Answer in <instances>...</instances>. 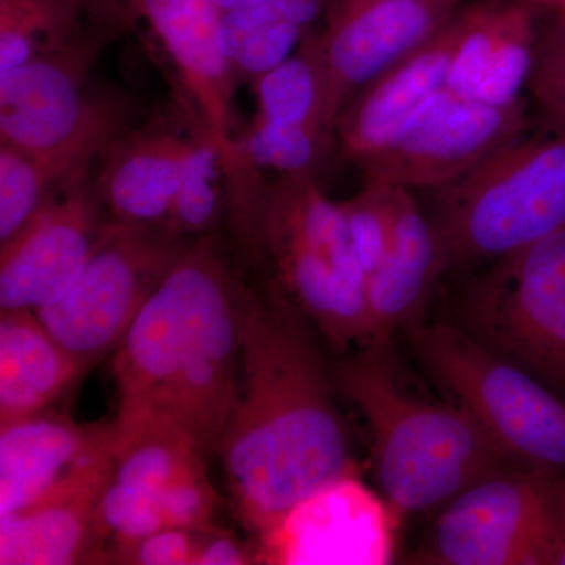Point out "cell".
Returning <instances> with one entry per match:
<instances>
[{
  "mask_svg": "<svg viewBox=\"0 0 565 565\" xmlns=\"http://www.w3.org/2000/svg\"><path fill=\"white\" fill-rule=\"evenodd\" d=\"M565 537V470L515 468L457 494L422 561L441 565H555Z\"/></svg>",
  "mask_w": 565,
  "mask_h": 565,
  "instance_id": "ba28073f",
  "label": "cell"
},
{
  "mask_svg": "<svg viewBox=\"0 0 565 565\" xmlns=\"http://www.w3.org/2000/svg\"><path fill=\"white\" fill-rule=\"evenodd\" d=\"M399 188L364 181L351 199L340 203L364 277H370L392 245Z\"/></svg>",
  "mask_w": 565,
  "mask_h": 565,
  "instance_id": "4dcf8cb0",
  "label": "cell"
},
{
  "mask_svg": "<svg viewBox=\"0 0 565 565\" xmlns=\"http://www.w3.org/2000/svg\"><path fill=\"white\" fill-rule=\"evenodd\" d=\"M542 17L546 14L565 13V0H526Z\"/></svg>",
  "mask_w": 565,
  "mask_h": 565,
  "instance_id": "d590c367",
  "label": "cell"
},
{
  "mask_svg": "<svg viewBox=\"0 0 565 565\" xmlns=\"http://www.w3.org/2000/svg\"><path fill=\"white\" fill-rule=\"evenodd\" d=\"M459 0H327L319 51L340 115L367 81L440 31Z\"/></svg>",
  "mask_w": 565,
  "mask_h": 565,
  "instance_id": "9a60e30c",
  "label": "cell"
},
{
  "mask_svg": "<svg viewBox=\"0 0 565 565\" xmlns=\"http://www.w3.org/2000/svg\"><path fill=\"white\" fill-rule=\"evenodd\" d=\"M327 0H264L223 11L221 41L236 81H258L289 57L322 18Z\"/></svg>",
  "mask_w": 565,
  "mask_h": 565,
  "instance_id": "603a6c76",
  "label": "cell"
},
{
  "mask_svg": "<svg viewBox=\"0 0 565 565\" xmlns=\"http://www.w3.org/2000/svg\"><path fill=\"white\" fill-rule=\"evenodd\" d=\"M462 32V6L444 28L362 85L338 115L334 147L359 166L430 96L446 87Z\"/></svg>",
  "mask_w": 565,
  "mask_h": 565,
  "instance_id": "ac0fdd59",
  "label": "cell"
},
{
  "mask_svg": "<svg viewBox=\"0 0 565 565\" xmlns=\"http://www.w3.org/2000/svg\"><path fill=\"white\" fill-rule=\"evenodd\" d=\"M99 492L0 516V564L103 563L104 550L93 515Z\"/></svg>",
  "mask_w": 565,
  "mask_h": 565,
  "instance_id": "7402d4cb",
  "label": "cell"
},
{
  "mask_svg": "<svg viewBox=\"0 0 565 565\" xmlns=\"http://www.w3.org/2000/svg\"><path fill=\"white\" fill-rule=\"evenodd\" d=\"M114 424L43 412L0 426V516L98 492L114 465Z\"/></svg>",
  "mask_w": 565,
  "mask_h": 565,
  "instance_id": "7c38bea8",
  "label": "cell"
},
{
  "mask_svg": "<svg viewBox=\"0 0 565 565\" xmlns=\"http://www.w3.org/2000/svg\"><path fill=\"white\" fill-rule=\"evenodd\" d=\"M441 275L444 264L433 223L412 191L399 188L392 245L366 280L373 329L370 344L392 343L397 330L422 322L419 318Z\"/></svg>",
  "mask_w": 565,
  "mask_h": 565,
  "instance_id": "ffe728a7",
  "label": "cell"
},
{
  "mask_svg": "<svg viewBox=\"0 0 565 565\" xmlns=\"http://www.w3.org/2000/svg\"><path fill=\"white\" fill-rule=\"evenodd\" d=\"M189 243L167 230L111 222L70 291L58 302L36 311L81 377L117 351Z\"/></svg>",
  "mask_w": 565,
  "mask_h": 565,
  "instance_id": "9c48e42d",
  "label": "cell"
},
{
  "mask_svg": "<svg viewBox=\"0 0 565 565\" xmlns=\"http://www.w3.org/2000/svg\"><path fill=\"white\" fill-rule=\"evenodd\" d=\"M555 565H565V537H564V544L561 546L559 555L556 557Z\"/></svg>",
  "mask_w": 565,
  "mask_h": 565,
  "instance_id": "74e56055",
  "label": "cell"
},
{
  "mask_svg": "<svg viewBox=\"0 0 565 565\" xmlns=\"http://www.w3.org/2000/svg\"><path fill=\"white\" fill-rule=\"evenodd\" d=\"M444 274L489 266L565 230V132L546 125L433 191Z\"/></svg>",
  "mask_w": 565,
  "mask_h": 565,
  "instance_id": "277c9868",
  "label": "cell"
},
{
  "mask_svg": "<svg viewBox=\"0 0 565 565\" xmlns=\"http://www.w3.org/2000/svg\"><path fill=\"white\" fill-rule=\"evenodd\" d=\"M396 511L345 476L294 505L259 535L255 563L385 565L394 556Z\"/></svg>",
  "mask_w": 565,
  "mask_h": 565,
  "instance_id": "4fadbf2b",
  "label": "cell"
},
{
  "mask_svg": "<svg viewBox=\"0 0 565 565\" xmlns=\"http://www.w3.org/2000/svg\"><path fill=\"white\" fill-rule=\"evenodd\" d=\"M527 90L545 125L565 132V13L541 18Z\"/></svg>",
  "mask_w": 565,
  "mask_h": 565,
  "instance_id": "1f68e13d",
  "label": "cell"
},
{
  "mask_svg": "<svg viewBox=\"0 0 565 565\" xmlns=\"http://www.w3.org/2000/svg\"><path fill=\"white\" fill-rule=\"evenodd\" d=\"M200 531L163 527L128 545L107 552L106 563L136 565H193Z\"/></svg>",
  "mask_w": 565,
  "mask_h": 565,
  "instance_id": "d6a6232c",
  "label": "cell"
},
{
  "mask_svg": "<svg viewBox=\"0 0 565 565\" xmlns=\"http://www.w3.org/2000/svg\"><path fill=\"white\" fill-rule=\"evenodd\" d=\"M250 291L214 237L191 241L114 352V429L166 426L217 452L239 374Z\"/></svg>",
  "mask_w": 565,
  "mask_h": 565,
  "instance_id": "7a4b0ae2",
  "label": "cell"
},
{
  "mask_svg": "<svg viewBox=\"0 0 565 565\" xmlns=\"http://www.w3.org/2000/svg\"><path fill=\"white\" fill-rule=\"evenodd\" d=\"M459 318L463 332L565 399V230L490 263Z\"/></svg>",
  "mask_w": 565,
  "mask_h": 565,
  "instance_id": "52a82bcc",
  "label": "cell"
},
{
  "mask_svg": "<svg viewBox=\"0 0 565 565\" xmlns=\"http://www.w3.org/2000/svg\"><path fill=\"white\" fill-rule=\"evenodd\" d=\"M239 145L258 169L280 177H316L334 137L315 129L274 125L253 117Z\"/></svg>",
  "mask_w": 565,
  "mask_h": 565,
  "instance_id": "f1b7e54d",
  "label": "cell"
},
{
  "mask_svg": "<svg viewBox=\"0 0 565 565\" xmlns=\"http://www.w3.org/2000/svg\"><path fill=\"white\" fill-rule=\"evenodd\" d=\"M98 159L99 154L85 150L32 154L0 145V248L13 243L52 196Z\"/></svg>",
  "mask_w": 565,
  "mask_h": 565,
  "instance_id": "d4e9b609",
  "label": "cell"
},
{
  "mask_svg": "<svg viewBox=\"0 0 565 565\" xmlns=\"http://www.w3.org/2000/svg\"><path fill=\"white\" fill-rule=\"evenodd\" d=\"M111 222L92 167L52 196L13 243L0 248L2 311L36 313L58 302L98 250Z\"/></svg>",
  "mask_w": 565,
  "mask_h": 565,
  "instance_id": "8fae6325",
  "label": "cell"
},
{
  "mask_svg": "<svg viewBox=\"0 0 565 565\" xmlns=\"http://www.w3.org/2000/svg\"><path fill=\"white\" fill-rule=\"evenodd\" d=\"M215 6L223 11H232L245 9V7L256 6V3H262L264 0H212Z\"/></svg>",
  "mask_w": 565,
  "mask_h": 565,
  "instance_id": "8d00e7d4",
  "label": "cell"
},
{
  "mask_svg": "<svg viewBox=\"0 0 565 565\" xmlns=\"http://www.w3.org/2000/svg\"><path fill=\"white\" fill-rule=\"evenodd\" d=\"M202 129L182 107L173 115H154L111 141L95 166L96 189L111 221L167 230Z\"/></svg>",
  "mask_w": 565,
  "mask_h": 565,
  "instance_id": "e0dca14e",
  "label": "cell"
},
{
  "mask_svg": "<svg viewBox=\"0 0 565 565\" xmlns=\"http://www.w3.org/2000/svg\"><path fill=\"white\" fill-rule=\"evenodd\" d=\"M131 20L150 29L181 84L182 107L221 148L226 166L239 156L233 136L237 81L221 41L222 11L212 0H122Z\"/></svg>",
  "mask_w": 565,
  "mask_h": 565,
  "instance_id": "2e32d148",
  "label": "cell"
},
{
  "mask_svg": "<svg viewBox=\"0 0 565 565\" xmlns=\"http://www.w3.org/2000/svg\"><path fill=\"white\" fill-rule=\"evenodd\" d=\"M542 14L526 0L462 6V32L446 87L489 106L520 102L533 70Z\"/></svg>",
  "mask_w": 565,
  "mask_h": 565,
  "instance_id": "d6986e66",
  "label": "cell"
},
{
  "mask_svg": "<svg viewBox=\"0 0 565 565\" xmlns=\"http://www.w3.org/2000/svg\"><path fill=\"white\" fill-rule=\"evenodd\" d=\"M264 250L275 281L330 344L363 349L371 343L366 277L348 232L266 225Z\"/></svg>",
  "mask_w": 565,
  "mask_h": 565,
  "instance_id": "5bb4252c",
  "label": "cell"
},
{
  "mask_svg": "<svg viewBox=\"0 0 565 565\" xmlns=\"http://www.w3.org/2000/svg\"><path fill=\"white\" fill-rule=\"evenodd\" d=\"M256 564L255 552L245 546L239 539L226 531L207 526L200 531L193 565H244Z\"/></svg>",
  "mask_w": 565,
  "mask_h": 565,
  "instance_id": "e575fe53",
  "label": "cell"
},
{
  "mask_svg": "<svg viewBox=\"0 0 565 565\" xmlns=\"http://www.w3.org/2000/svg\"><path fill=\"white\" fill-rule=\"evenodd\" d=\"M427 373L530 468L565 470V399L544 382L451 323L405 330Z\"/></svg>",
  "mask_w": 565,
  "mask_h": 565,
  "instance_id": "8992f818",
  "label": "cell"
},
{
  "mask_svg": "<svg viewBox=\"0 0 565 565\" xmlns=\"http://www.w3.org/2000/svg\"><path fill=\"white\" fill-rule=\"evenodd\" d=\"M334 384L362 412L375 476L397 515L448 503L481 479L523 467L462 407L411 396L394 377L392 343L334 364Z\"/></svg>",
  "mask_w": 565,
  "mask_h": 565,
  "instance_id": "3957f363",
  "label": "cell"
},
{
  "mask_svg": "<svg viewBox=\"0 0 565 565\" xmlns=\"http://www.w3.org/2000/svg\"><path fill=\"white\" fill-rule=\"evenodd\" d=\"M253 84L258 107L255 118L334 137L338 117L330 102L329 81L316 31L305 36L288 61Z\"/></svg>",
  "mask_w": 565,
  "mask_h": 565,
  "instance_id": "484cf974",
  "label": "cell"
},
{
  "mask_svg": "<svg viewBox=\"0 0 565 565\" xmlns=\"http://www.w3.org/2000/svg\"><path fill=\"white\" fill-rule=\"evenodd\" d=\"M206 459L189 435L173 427L115 433L111 479L159 493L185 476L206 470Z\"/></svg>",
  "mask_w": 565,
  "mask_h": 565,
  "instance_id": "4316f807",
  "label": "cell"
},
{
  "mask_svg": "<svg viewBox=\"0 0 565 565\" xmlns=\"http://www.w3.org/2000/svg\"><path fill=\"white\" fill-rule=\"evenodd\" d=\"M68 353L29 310L0 315V426L43 414L81 381Z\"/></svg>",
  "mask_w": 565,
  "mask_h": 565,
  "instance_id": "44dd1931",
  "label": "cell"
},
{
  "mask_svg": "<svg viewBox=\"0 0 565 565\" xmlns=\"http://www.w3.org/2000/svg\"><path fill=\"white\" fill-rule=\"evenodd\" d=\"M310 323L277 281L248 296L236 397L217 455L234 514L258 537L305 498L355 475Z\"/></svg>",
  "mask_w": 565,
  "mask_h": 565,
  "instance_id": "6da1fadb",
  "label": "cell"
},
{
  "mask_svg": "<svg viewBox=\"0 0 565 565\" xmlns=\"http://www.w3.org/2000/svg\"><path fill=\"white\" fill-rule=\"evenodd\" d=\"M93 515L96 535L102 545L111 542L109 550L131 544L145 535L169 527L159 493L122 484L111 479V475L96 498ZM103 561L106 563L104 553Z\"/></svg>",
  "mask_w": 565,
  "mask_h": 565,
  "instance_id": "f546056e",
  "label": "cell"
},
{
  "mask_svg": "<svg viewBox=\"0 0 565 565\" xmlns=\"http://www.w3.org/2000/svg\"><path fill=\"white\" fill-rule=\"evenodd\" d=\"M131 24L126 10L104 14L63 50L0 73V145L32 154L104 152L132 128L129 103L93 82L107 44Z\"/></svg>",
  "mask_w": 565,
  "mask_h": 565,
  "instance_id": "5b68a950",
  "label": "cell"
},
{
  "mask_svg": "<svg viewBox=\"0 0 565 565\" xmlns=\"http://www.w3.org/2000/svg\"><path fill=\"white\" fill-rule=\"evenodd\" d=\"M120 0H0V73L68 46Z\"/></svg>",
  "mask_w": 565,
  "mask_h": 565,
  "instance_id": "cb8c5ba5",
  "label": "cell"
},
{
  "mask_svg": "<svg viewBox=\"0 0 565 565\" xmlns=\"http://www.w3.org/2000/svg\"><path fill=\"white\" fill-rule=\"evenodd\" d=\"M167 525L202 531L211 526L212 515L217 505V493L212 489L206 470L173 482L159 492Z\"/></svg>",
  "mask_w": 565,
  "mask_h": 565,
  "instance_id": "836d02e7",
  "label": "cell"
},
{
  "mask_svg": "<svg viewBox=\"0 0 565 565\" xmlns=\"http://www.w3.org/2000/svg\"><path fill=\"white\" fill-rule=\"evenodd\" d=\"M226 212L225 173L221 148L202 129L174 196L167 230L180 239L212 236Z\"/></svg>",
  "mask_w": 565,
  "mask_h": 565,
  "instance_id": "83f0119b",
  "label": "cell"
},
{
  "mask_svg": "<svg viewBox=\"0 0 565 565\" xmlns=\"http://www.w3.org/2000/svg\"><path fill=\"white\" fill-rule=\"evenodd\" d=\"M526 131L522 99L489 106L445 87L356 167L364 180L433 192L460 180Z\"/></svg>",
  "mask_w": 565,
  "mask_h": 565,
  "instance_id": "30bf717a",
  "label": "cell"
}]
</instances>
